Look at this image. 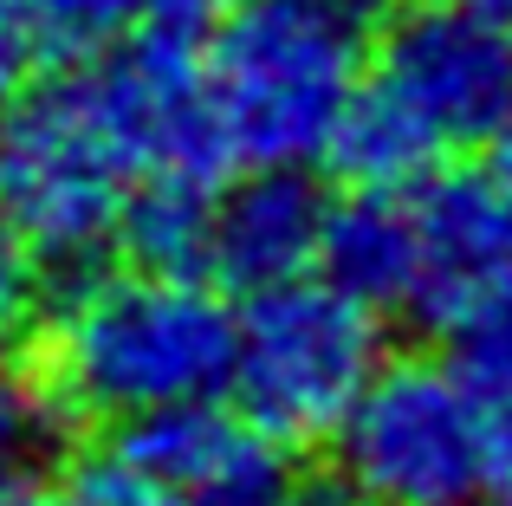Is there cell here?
I'll return each mask as SVG.
<instances>
[{"mask_svg": "<svg viewBox=\"0 0 512 506\" xmlns=\"http://www.w3.org/2000/svg\"><path fill=\"white\" fill-rule=\"evenodd\" d=\"M137 176L91 65L33 78L0 104V228L52 273L98 266V253L117 247Z\"/></svg>", "mask_w": 512, "mask_h": 506, "instance_id": "cell-4", "label": "cell"}, {"mask_svg": "<svg viewBox=\"0 0 512 506\" xmlns=\"http://www.w3.org/2000/svg\"><path fill=\"white\" fill-rule=\"evenodd\" d=\"M331 228V195L305 176V163H266L240 169L214 195V228H208V279L240 299L273 292L286 279L318 273Z\"/></svg>", "mask_w": 512, "mask_h": 506, "instance_id": "cell-9", "label": "cell"}, {"mask_svg": "<svg viewBox=\"0 0 512 506\" xmlns=\"http://www.w3.org/2000/svg\"><path fill=\"white\" fill-rule=\"evenodd\" d=\"M331 448V474L357 506H454L493 487L467 390L435 357H389Z\"/></svg>", "mask_w": 512, "mask_h": 506, "instance_id": "cell-6", "label": "cell"}, {"mask_svg": "<svg viewBox=\"0 0 512 506\" xmlns=\"http://www.w3.org/2000/svg\"><path fill=\"white\" fill-rule=\"evenodd\" d=\"M409 318L441 338L512 318V182L500 169H441L415 189Z\"/></svg>", "mask_w": 512, "mask_h": 506, "instance_id": "cell-7", "label": "cell"}, {"mask_svg": "<svg viewBox=\"0 0 512 506\" xmlns=\"http://www.w3.org/2000/svg\"><path fill=\"white\" fill-rule=\"evenodd\" d=\"M512 124V20L487 0H409L383 20L325 169L344 189H422Z\"/></svg>", "mask_w": 512, "mask_h": 506, "instance_id": "cell-2", "label": "cell"}, {"mask_svg": "<svg viewBox=\"0 0 512 506\" xmlns=\"http://www.w3.org/2000/svg\"><path fill=\"white\" fill-rule=\"evenodd\" d=\"M318 273L338 279L376 312H409L415 286V189H344L331 202V228Z\"/></svg>", "mask_w": 512, "mask_h": 506, "instance_id": "cell-10", "label": "cell"}, {"mask_svg": "<svg viewBox=\"0 0 512 506\" xmlns=\"http://www.w3.org/2000/svg\"><path fill=\"white\" fill-rule=\"evenodd\" d=\"M493 169H500V176L512 182V124L500 130V143H493Z\"/></svg>", "mask_w": 512, "mask_h": 506, "instance_id": "cell-18", "label": "cell"}, {"mask_svg": "<svg viewBox=\"0 0 512 506\" xmlns=\"http://www.w3.org/2000/svg\"><path fill=\"white\" fill-rule=\"evenodd\" d=\"M39 52L59 65H91L137 26L143 0H20Z\"/></svg>", "mask_w": 512, "mask_h": 506, "instance_id": "cell-13", "label": "cell"}, {"mask_svg": "<svg viewBox=\"0 0 512 506\" xmlns=\"http://www.w3.org/2000/svg\"><path fill=\"white\" fill-rule=\"evenodd\" d=\"M454 506H512L506 487H493V494H467V500H454Z\"/></svg>", "mask_w": 512, "mask_h": 506, "instance_id": "cell-20", "label": "cell"}, {"mask_svg": "<svg viewBox=\"0 0 512 506\" xmlns=\"http://www.w3.org/2000/svg\"><path fill=\"white\" fill-rule=\"evenodd\" d=\"M383 364V312L338 279L305 273L247 299L227 396L273 442L312 448L344 429Z\"/></svg>", "mask_w": 512, "mask_h": 506, "instance_id": "cell-5", "label": "cell"}, {"mask_svg": "<svg viewBox=\"0 0 512 506\" xmlns=\"http://www.w3.org/2000/svg\"><path fill=\"white\" fill-rule=\"evenodd\" d=\"M221 292L208 273L78 266L33 338V383L65 429H124L214 403L234 383L240 344V318Z\"/></svg>", "mask_w": 512, "mask_h": 506, "instance_id": "cell-1", "label": "cell"}, {"mask_svg": "<svg viewBox=\"0 0 512 506\" xmlns=\"http://www.w3.org/2000/svg\"><path fill=\"white\" fill-rule=\"evenodd\" d=\"M0 506H52V494H46V487H20V494H7V500H0Z\"/></svg>", "mask_w": 512, "mask_h": 506, "instance_id": "cell-19", "label": "cell"}, {"mask_svg": "<svg viewBox=\"0 0 512 506\" xmlns=\"http://www.w3.org/2000/svg\"><path fill=\"white\" fill-rule=\"evenodd\" d=\"M39 325V260L0 228V364L33 338Z\"/></svg>", "mask_w": 512, "mask_h": 506, "instance_id": "cell-16", "label": "cell"}, {"mask_svg": "<svg viewBox=\"0 0 512 506\" xmlns=\"http://www.w3.org/2000/svg\"><path fill=\"white\" fill-rule=\"evenodd\" d=\"M59 409L46 403L33 377H13L0 364V500L20 494L39 481V461L52 455V435H59Z\"/></svg>", "mask_w": 512, "mask_h": 506, "instance_id": "cell-14", "label": "cell"}, {"mask_svg": "<svg viewBox=\"0 0 512 506\" xmlns=\"http://www.w3.org/2000/svg\"><path fill=\"white\" fill-rule=\"evenodd\" d=\"M383 39V0H227L208 33L234 169L325 163Z\"/></svg>", "mask_w": 512, "mask_h": 506, "instance_id": "cell-3", "label": "cell"}, {"mask_svg": "<svg viewBox=\"0 0 512 506\" xmlns=\"http://www.w3.org/2000/svg\"><path fill=\"white\" fill-rule=\"evenodd\" d=\"M448 364H454V377H461V390H467V409H474L493 487L512 494V318L461 331Z\"/></svg>", "mask_w": 512, "mask_h": 506, "instance_id": "cell-12", "label": "cell"}, {"mask_svg": "<svg viewBox=\"0 0 512 506\" xmlns=\"http://www.w3.org/2000/svg\"><path fill=\"white\" fill-rule=\"evenodd\" d=\"M117 455L163 481L175 506H318V474H305L299 448L253 429L240 409L188 403L117 429Z\"/></svg>", "mask_w": 512, "mask_h": 506, "instance_id": "cell-8", "label": "cell"}, {"mask_svg": "<svg viewBox=\"0 0 512 506\" xmlns=\"http://www.w3.org/2000/svg\"><path fill=\"white\" fill-rule=\"evenodd\" d=\"M214 7H227V0H214Z\"/></svg>", "mask_w": 512, "mask_h": 506, "instance_id": "cell-21", "label": "cell"}, {"mask_svg": "<svg viewBox=\"0 0 512 506\" xmlns=\"http://www.w3.org/2000/svg\"><path fill=\"white\" fill-rule=\"evenodd\" d=\"M221 182L208 176H137L117 221V253L156 273H208V228Z\"/></svg>", "mask_w": 512, "mask_h": 506, "instance_id": "cell-11", "label": "cell"}, {"mask_svg": "<svg viewBox=\"0 0 512 506\" xmlns=\"http://www.w3.org/2000/svg\"><path fill=\"white\" fill-rule=\"evenodd\" d=\"M46 494H52V506H175L169 487L150 481V474H143L137 461H124L117 448L78 461V468L65 474L59 487H46Z\"/></svg>", "mask_w": 512, "mask_h": 506, "instance_id": "cell-15", "label": "cell"}, {"mask_svg": "<svg viewBox=\"0 0 512 506\" xmlns=\"http://www.w3.org/2000/svg\"><path fill=\"white\" fill-rule=\"evenodd\" d=\"M39 39H33V26H26V13H20V0H0V104H13L26 85L39 78Z\"/></svg>", "mask_w": 512, "mask_h": 506, "instance_id": "cell-17", "label": "cell"}]
</instances>
